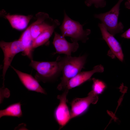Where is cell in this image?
I'll list each match as a JSON object with an SVG mask.
<instances>
[{
  "label": "cell",
  "instance_id": "1",
  "mask_svg": "<svg viewBox=\"0 0 130 130\" xmlns=\"http://www.w3.org/2000/svg\"><path fill=\"white\" fill-rule=\"evenodd\" d=\"M60 65L62 76L57 86L59 91L64 90L68 81L80 72L84 68L86 59V55L78 57L67 56L57 58Z\"/></svg>",
  "mask_w": 130,
  "mask_h": 130
},
{
  "label": "cell",
  "instance_id": "2",
  "mask_svg": "<svg viewBox=\"0 0 130 130\" xmlns=\"http://www.w3.org/2000/svg\"><path fill=\"white\" fill-rule=\"evenodd\" d=\"M83 26L79 22L70 18L64 11L63 20L59 27L62 36L70 37L72 42L81 41L85 43L89 39L91 31L89 29L84 30Z\"/></svg>",
  "mask_w": 130,
  "mask_h": 130
},
{
  "label": "cell",
  "instance_id": "3",
  "mask_svg": "<svg viewBox=\"0 0 130 130\" xmlns=\"http://www.w3.org/2000/svg\"><path fill=\"white\" fill-rule=\"evenodd\" d=\"M29 65L37 72L35 78L38 81L46 82L53 80L61 73L58 60L54 61H38L32 60Z\"/></svg>",
  "mask_w": 130,
  "mask_h": 130
},
{
  "label": "cell",
  "instance_id": "4",
  "mask_svg": "<svg viewBox=\"0 0 130 130\" xmlns=\"http://www.w3.org/2000/svg\"><path fill=\"white\" fill-rule=\"evenodd\" d=\"M123 0H119L108 11L94 15L95 18L100 20L108 31L114 36L123 31L124 26L123 24L118 21L120 6Z\"/></svg>",
  "mask_w": 130,
  "mask_h": 130
},
{
  "label": "cell",
  "instance_id": "5",
  "mask_svg": "<svg viewBox=\"0 0 130 130\" xmlns=\"http://www.w3.org/2000/svg\"><path fill=\"white\" fill-rule=\"evenodd\" d=\"M0 46L4 55L2 70L4 85L6 73L9 66H11L13 58L17 53L23 52L25 48L22 42L19 39L9 42L2 41L0 42Z\"/></svg>",
  "mask_w": 130,
  "mask_h": 130
},
{
  "label": "cell",
  "instance_id": "6",
  "mask_svg": "<svg viewBox=\"0 0 130 130\" xmlns=\"http://www.w3.org/2000/svg\"><path fill=\"white\" fill-rule=\"evenodd\" d=\"M69 90L65 89L57 98L59 103L55 109L54 113V117L59 126V130L65 126L71 119L70 111L67 105V96Z\"/></svg>",
  "mask_w": 130,
  "mask_h": 130
},
{
  "label": "cell",
  "instance_id": "7",
  "mask_svg": "<svg viewBox=\"0 0 130 130\" xmlns=\"http://www.w3.org/2000/svg\"><path fill=\"white\" fill-rule=\"evenodd\" d=\"M98 97L92 90L83 98H76L71 103V119L81 115L87 110L90 105L97 102Z\"/></svg>",
  "mask_w": 130,
  "mask_h": 130
},
{
  "label": "cell",
  "instance_id": "8",
  "mask_svg": "<svg viewBox=\"0 0 130 130\" xmlns=\"http://www.w3.org/2000/svg\"><path fill=\"white\" fill-rule=\"evenodd\" d=\"M52 43L56 50L54 54H62L71 56L72 53L76 51L79 47L78 42H69L65 37L56 32H54Z\"/></svg>",
  "mask_w": 130,
  "mask_h": 130
},
{
  "label": "cell",
  "instance_id": "9",
  "mask_svg": "<svg viewBox=\"0 0 130 130\" xmlns=\"http://www.w3.org/2000/svg\"><path fill=\"white\" fill-rule=\"evenodd\" d=\"M36 20L30 25V30L34 41L44 30L53 24L54 20L47 13L39 12L36 15Z\"/></svg>",
  "mask_w": 130,
  "mask_h": 130
},
{
  "label": "cell",
  "instance_id": "10",
  "mask_svg": "<svg viewBox=\"0 0 130 130\" xmlns=\"http://www.w3.org/2000/svg\"><path fill=\"white\" fill-rule=\"evenodd\" d=\"M98 26L101 31L103 39L109 46L111 52L120 61L123 62L124 55L121 46L114 36L109 33L102 23Z\"/></svg>",
  "mask_w": 130,
  "mask_h": 130
},
{
  "label": "cell",
  "instance_id": "11",
  "mask_svg": "<svg viewBox=\"0 0 130 130\" xmlns=\"http://www.w3.org/2000/svg\"><path fill=\"white\" fill-rule=\"evenodd\" d=\"M104 71L103 66L100 65L95 66L91 71L81 72L68 81L65 89L69 90L78 86L89 79L94 73H102Z\"/></svg>",
  "mask_w": 130,
  "mask_h": 130
},
{
  "label": "cell",
  "instance_id": "12",
  "mask_svg": "<svg viewBox=\"0 0 130 130\" xmlns=\"http://www.w3.org/2000/svg\"><path fill=\"white\" fill-rule=\"evenodd\" d=\"M17 74L20 81L28 90L46 94L45 90L40 85L38 80L32 75L22 72L11 66Z\"/></svg>",
  "mask_w": 130,
  "mask_h": 130
},
{
  "label": "cell",
  "instance_id": "13",
  "mask_svg": "<svg viewBox=\"0 0 130 130\" xmlns=\"http://www.w3.org/2000/svg\"><path fill=\"white\" fill-rule=\"evenodd\" d=\"M3 17L9 22L12 27L19 30H23L27 27L32 18V15L25 16L17 14H10L3 11L1 12Z\"/></svg>",
  "mask_w": 130,
  "mask_h": 130
},
{
  "label": "cell",
  "instance_id": "14",
  "mask_svg": "<svg viewBox=\"0 0 130 130\" xmlns=\"http://www.w3.org/2000/svg\"><path fill=\"white\" fill-rule=\"evenodd\" d=\"M19 39L22 42L25 48L22 55L27 56L31 60H32L34 40L31 35L30 26L22 33Z\"/></svg>",
  "mask_w": 130,
  "mask_h": 130
},
{
  "label": "cell",
  "instance_id": "15",
  "mask_svg": "<svg viewBox=\"0 0 130 130\" xmlns=\"http://www.w3.org/2000/svg\"><path fill=\"white\" fill-rule=\"evenodd\" d=\"M60 25L59 21L54 20L52 24L40 34L34 40V49L42 46L47 42L52 35L55 29Z\"/></svg>",
  "mask_w": 130,
  "mask_h": 130
},
{
  "label": "cell",
  "instance_id": "16",
  "mask_svg": "<svg viewBox=\"0 0 130 130\" xmlns=\"http://www.w3.org/2000/svg\"><path fill=\"white\" fill-rule=\"evenodd\" d=\"M22 115L20 102L10 104L5 109L0 110V118L4 116L20 117Z\"/></svg>",
  "mask_w": 130,
  "mask_h": 130
},
{
  "label": "cell",
  "instance_id": "17",
  "mask_svg": "<svg viewBox=\"0 0 130 130\" xmlns=\"http://www.w3.org/2000/svg\"><path fill=\"white\" fill-rule=\"evenodd\" d=\"M92 80V91L97 94H101L105 89V84L102 81L94 78Z\"/></svg>",
  "mask_w": 130,
  "mask_h": 130
},
{
  "label": "cell",
  "instance_id": "18",
  "mask_svg": "<svg viewBox=\"0 0 130 130\" xmlns=\"http://www.w3.org/2000/svg\"><path fill=\"white\" fill-rule=\"evenodd\" d=\"M85 5L90 7L93 5L96 8H103L106 5L105 0H86L84 2Z\"/></svg>",
  "mask_w": 130,
  "mask_h": 130
},
{
  "label": "cell",
  "instance_id": "19",
  "mask_svg": "<svg viewBox=\"0 0 130 130\" xmlns=\"http://www.w3.org/2000/svg\"><path fill=\"white\" fill-rule=\"evenodd\" d=\"M122 38L130 39V28L121 35Z\"/></svg>",
  "mask_w": 130,
  "mask_h": 130
},
{
  "label": "cell",
  "instance_id": "20",
  "mask_svg": "<svg viewBox=\"0 0 130 130\" xmlns=\"http://www.w3.org/2000/svg\"><path fill=\"white\" fill-rule=\"evenodd\" d=\"M125 5L126 8L130 9V0H127L125 3Z\"/></svg>",
  "mask_w": 130,
  "mask_h": 130
}]
</instances>
